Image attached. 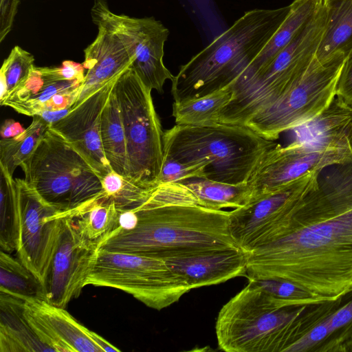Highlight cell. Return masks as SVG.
<instances>
[{"mask_svg":"<svg viewBox=\"0 0 352 352\" xmlns=\"http://www.w3.org/2000/svg\"><path fill=\"white\" fill-rule=\"evenodd\" d=\"M320 173L287 232L248 253V279L290 282L315 302L352 291V162Z\"/></svg>","mask_w":352,"mask_h":352,"instance_id":"1","label":"cell"},{"mask_svg":"<svg viewBox=\"0 0 352 352\" xmlns=\"http://www.w3.org/2000/svg\"><path fill=\"white\" fill-rule=\"evenodd\" d=\"M119 212L118 225L99 248L163 260L240 248L230 232V211L151 196L137 208Z\"/></svg>","mask_w":352,"mask_h":352,"instance_id":"2","label":"cell"},{"mask_svg":"<svg viewBox=\"0 0 352 352\" xmlns=\"http://www.w3.org/2000/svg\"><path fill=\"white\" fill-rule=\"evenodd\" d=\"M289 9V5L245 12L181 65L171 80L174 101L205 96L232 85L272 39Z\"/></svg>","mask_w":352,"mask_h":352,"instance_id":"3","label":"cell"},{"mask_svg":"<svg viewBox=\"0 0 352 352\" xmlns=\"http://www.w3.org/2000/svg\"><path fill=\"white\" fill-rule=\"evenodd\" d=\"M276 144L246 125L220 122L175 124L163 134L164 156L184 163H204L206 179L232 184L247 183Z\"/></svg>","mask_w":352,"mask_h":352,"instance_id":"4","label":"cell"},{"mask_svg":"<svg viewBox=\"0 0 352 352\" xmlns=\"http://www.w3.org/2000/svg\"><path fill=\"white\" fill-rule=\"evenodd\" d=\"M304 306L276 297L248 280L219 312L218 346L227 352L285 351L301 336Z\"/></svg>","mask_w":352,"mask_h":352,"instance_id":"5","label":"cell"},{"mask_svg":"<svg viewBox=\"0 0 352 352\" xmlns=\"http://www.w3.org/2000/svg\"><path fill=\"white\" fill-rule=\"evenodd\" d=\"M324 24L322 3L314 17L267 65L232 88V98L219 113L218 122L245 125L282 96L315 58Z\"/></svg>","mask_w":352,"mask_h":352,"instance_id":"6","label":"cell"},{"mask_svg":"<svg viewBox=\"0 0 352 352\" xmlns=\"http://www.w3.org/2000/svg\"><path fill=\"white\" fill-rule=\"evenodd\" d=\"M21 167L25 180L46 201L65 212L97 198L102 190L96 173L50 127Z\"/></svg>","mask_w":352,"mask_h":352,"instance_id":"7","label":"cell"},{"mask_svg":"<svg viewBox=\"0 0 352 352\" xmlns=\"http://www.w3.org/2000/svg\"><path fill=\"white\" fill-rule=\"evenodd\" d=\"M85 285L122 290L158 311L179 301L191 290L186 280L163 259L99 247Z\"/></svg>","mask_w":352,"mask_h":352,"instance_id":"8","label":"cell"},{"mask_svg":"<svg viewBox=\"0 0 352 352\" xmlns=\"http://www.w3.org/2000/svg\"><path fill=\"white\" fill-rule=\"evenodd\" d=\"M346 56L337 52L324 60L316 56L307 69L274 103L245 125L274 141L325 111L336 96V86Z\"/></svg>","mask_w":352,"mask_h":352,"instance_id":"9","label":"cell"},{"mask_svg":"<svg viewBox=\"0 0 352 352\" xmlns=\"http://www.w3.org/2000/svg\"><path fill=\"white\" fill-rule=\"evenodd\" d=\"M116 94L125 132L131 177L157 186L163 160V134L151 89L129 67L116 80Z\"/></svg>","mask_w":352,"mask_h":352,"instance_id":"10","label":"cell"},{"mask_svg":"<svg viewBox=\"0 0 352 352\" xmlns=\"http://www.w3.org/2000/svg\"><path fill=\"white\" fill-rule=\"evenodd\" d=\"M320 172L311 171L230 211V232L239 247L248 253L281 237L303 198L318 186Z\"/></svg>","mask_w":352,"mask_h":352,"instance_id":"11","label":"cell"},{"mask_svg":"<svg viewBox=\"0 0 352 352\" xmlns=\"http://www.w3.org/2000/svg\"><path fill=\"white\" fill-rule=\"evenodd\" d=\"M18 205V258L45 283L55 252L65 212L46 201L25 180L15 179Z\"/></svg>","mask_w":352,"mask_h":352,"instance_id":"12","label":"cell"},{"mask_svg":"<svg viewBox=\"0 0 352 352\" xmlns=\"http://www.w3.org/2000/svg\"><path fill=\"white\" fill-rule=\"evenodd\" d=\"M350 162L352 138L338 144L292 142L285 146L276 144L267 152L248 182L252 191L250 200L311 171H322Z\"/></svg>","mask_w":352,"mask_h":352,"instance_id":"13","label":"cell"},{"mask_svg":"<svg viewBox=\"0 0 352 352\" xmlns=\"http://www.w3.org/2000/svg\"><path fill=\"white\" fill-rule=\"evenodd\" d=\"M98 248L80 234L69 217L63 219L45 283L46 301L65 308L79 296Z\"/></svg>","mask_w":352,"mask_h":352,"instance_id":"14","label":"cell"},{"mask_svg":"<svg viewBox=\"0 0 352 352\" xmlns=\"http://www.w3.org/2000/svg\"><path fill=\"white\" fill-rule=\"evenodd\" d=\"M94 5L131 42L135 58L130 67L148 89L163 93L166 80L173 75L164 63V45L169 30L153 16L135 18L112 12L105 0H94Z\"/></svg>","mask_w":352,"mask_h":352,"instance_id":"15","label":"cell"},{"mask_svg":"<svg viewBox=\"0 0 352 352\" xmlns=\"http://www.w3.org/2000/svg\"><path fill=\"white\" fill-rule=\"evenodd\" d=\"M117 78L73 107L65 116L50 127L83 158L100 178L112 170L102 148L100 120Z\"/></svg>","mask_w":352,"mask_h":352,"instance_id":"16","label":"cell"},{"mask_svg":"<svg viewBox=\"0 0 352 352\" xmlns=\"http://www.w3.org/2000/svg\"><path fill=\"white\" fill-rule=\"evenodd\" d=\"M91 15L98 27V34L84 50L82 65L87 72L74 106L119 77L135 58L133 45L123 32L102 16L97 13Z\"/></svg>","mask_w":352,"mask_h":352,"instance_id":"17","label":"cell"},{"mask_svg":"<svg viewBox=\"0 0 352 352\" xmlns=\"http://www.w3.org/2000/svg\"><path fill=\"white\" fill-rule=\"evenodd\" d=\"M82 81L67 80L59 67H34L28 79L1 104L34 117L45 111L72 109L79 96Z\"/></svg>","mask_w":352,"mask_h":352,"instance_id":"18","label":"cell"},{"mask_svg":"<svg viewBox=\"0 0 352 352\" xmlns=\"http://www.w3.org/2000/svg\"><path fill=\"white\" fill-rule=\"evenodd\" d=\"M23 316L39 340L56 352H102L92 331L79 323L65 308L44 299L23 302Z\"/></svg>","mask_w":352,"mask_h":352,"instance_id":"19","label":"cell"},{"mask_svg":"<svg viewBox=\"0 0 352 352\" xmlns=\"http://www.w3.org/2000/svg\"><path fill=\"white\" fill-rule=\"evenodd\" d=\"M164 261L192 289L245 276L248 252L232 248Z\"/></svg>","mask_w":352,"mask_h":352,"instance_id":"20","label":"cell"},{"mask_svg":"<svg viewBox=\"0 0 352 352\" xmlns=\"http://www.w3.org/2000/svg\"><path fill=\"white\" fill-rule=\"evenodd\" d=\"M321 3L322 0H294L289 5V12L280 27L261 52L232 84V88L243 84L267 65L314 17Z\"/></svg>","mask_w":352,"mask_h":352,"instance_id":"21","label":"cell"},{"mask_svg":"<svg viewBox=\"0 0 352 352\" xmlns=\"http://www.w3.org/2000/svg\"><path fill=\"white\" fill-rule=\"evenodd\" d=\"M296 142L338 144L352 138V108L335 98L329 107L310 121L291 130Z\"/></svg>","mask_w":352,"mask_h":352,"instance_id":"22","label":"cell"},{"mask_svg":"<svg viewBox=\"0 0 352 352\" xmlns=\"http://www.w3.org/2000/svg\"><path fill=\"white\" fill-rule=\"evenodd\" d=\"M0 294V351H52L39 340L25 320L24 300Z\"/></svg>","mask_w":352,"mask_h":352,"instance_id":"23","label":"cell"},{"mask_svg":"<svg viewBox=\"0 0 352 352\" xmlns=\"http://www.w3.org/2000/svg\"><path fill=\"white\" fill-rule=\"evenodd\" d=\"M325 24L316 58L324 60L341 52L352 51V0H322Z\"/></svg>","mask_w":352,"mask_h":352,"instance_id":"24","label":"cell"},{"mask_svg":"<svg viewBox=\"0 0 352 352\" xmlns=\"http://www.w3.org/2000/svg\"><path fill=\"white\" fill-rule=\"evenodd\" d=\"M100 138L104 154L111 170L120 175L131 177L125 132L113 89L101 114Z\"/></svg>","mask_w":352,"mask_h":352,"instance_id":"25","label":"cell"},{"mask_svg":"<svg viewBox=\"0 0 352 352\" xmlns=\"http://www.w3.org/2000/svg\"><path fill=\"white\" fill-rule=\"evenodd\" d=\"M190 192L197 205L214 210L238 208L247 204L252 191L247 183L232 184L205 178L179 182Z\"/></svg>","mask_w":352,"mask_h":352,"instance_id":"26","label":"cell"},{"mask_svg":"<svg viewBox=\"0 0 352 352\" xmlns=\"http://www.w3.org/2000/svg\"><path fill=\"white\" fill-rule=\"evenodd\" d=\"M100 195L68 214L80 234L98 245L116 228L120 212L114 204Z\"/></svg>","mask_w":352,"mask_h":352,"instance_id":"27","label":"cell"},{"mask_svg":"<svg viewBox=\"0 0 352 352\" xmlns=\"http://www.w3.org/2000/svg\"><path fill=\"white\" fill-rule=\"evenodd\" d=\"M232 86L205 96L173 104L172 115L176 124L200 125L218 122L222 109L230 101Z\"/></svg>","mask_w":352,"mask_h":352,"instance_id":"28","label":"cell"},{"mask_svg":"<svg viewBox=\"0 0 352 352\" xmlns=\"http://www.w3.org/2000/svg\"><path fill=\"white\" fill-rule=\"evenodd\" d=\"M0 292L23 299H44L45 287L36 276L10 252H0Z\"/></svg>","mask_w":352,"mask_h":352,"instance_id":"29","label":"cell"},{"mask_svg":"<svg viewBox=\"0 0 352 352\" xmlns=\"http://www.w3.org/2000/svg\"><path fill=\"white\" fill-rule=\"evenodd\" d=\"M49 125L38 116L33 117L30 126L20 134L0 140V168L13 177L17 166H21L32 154Z\"/></svg>","mask_w":352,"mask_h":352,"instance_id":"30","label":"cell"},{"mask_svg":"<svg viewBox=\"0 0 352 352\" xmlns=\"http://www.w3.org/2000/svg\"><path fill=\"white\" fill-rule=\"evenodd\" d=\"M103 199L114 204L119 210H133L143 204L157 186L137 181L131 177L120 175L113 170L101 177Z\"/></svg>","mask_w":352,"mask_h":352,"instance_id":"31","label":"cell"},{"mask_svg":"<svg viewBox=\"0 0 352 352\" xmlns=\"http://www.w3.org/2000/svg\"><path fill=\"white\" fill-rule=\"evenodd\" d=\"M0 247L11 253L18 241V205L15 179L0 168Z\"/></svg>","mask_w":352,"mask_h":352,"instance_id":"32","label":"cell"},{"mask_svg":"<svg viewBox=\"0 0 352 352\" xmlns=\"http://www.w3.org/2000/svg\"><path fill=\"white\" fill-rule=\"evenodd\" d=\"M34 67L32 54L18 45L12 49L0 69V103L28 79Z\"/></svg>","mask_w":352,"mask_h":352,"instance_id":"33","label":"cell"},{"mask_svg":"<svg viewBox=\"0 0 352 352\" xmlns=\"http://www.w3.org/2000/svg\"><path fill=\"white\" fill-rule=\"evenodd\" d=\"M208 165L202 163L188 164L164 156L157 184L175 183L194 178H206Z\"/></svg>","mask_w":352,"mask_h":352,"instance_id":"34","label":"cell"},{"mask_svg":"<svg viewBox=\"0 0 352 352\" xmlns=\"http://www.w3.org/2000/svg\"><path fill=\"white\" fill-rule=\"evenodd\" d=\"M249 280H254L268 293L276 297L294 302L298 305L316 303L307 292L290 282L276 279Z\"/></svg>","mask_w":352,"mask_h":352,"instance_id":"35","label":"cell"},{"mask_svg":"<svg viewBox=\"0 0 352 352\" xmlns=\"http://www.w3.org/2000/svg\"><path fill=\"white\" fill-rule=\"evenodd\" d=\"M330 333H331V331L329 326V317L328 316L325 320L291 344L285 351L300 352L308 351L309 348L313 347Z\"/></svg>","mask_w":352,"mask_h":352,"instance_id":"36","label":"cell"},{"mask_svg":"<svg viewBox=\"0 0 352 352\" xmlns=\"http://www.w3.org/2000/svg\"><path fill=\"white\" fill-rule=\"evenodd\" d=\"M336 97L352 108V51L345 58L336 86Z\"/></svg>","mask_w":352,"mask_h":352,"instance_id":"37","label":"cell"},{"mask_svg":"<svg viewBox=\"0 0 352 352\" xmlns=\"http://www.w3.org/2000/svg\"><path fill=\"white\" fill-rule=\"evenodd\" d=\"M19 0H0V42L12 30Z\"/></svg>","mask_w":352,"mask_h":352,"instance_id":"38","label":"cell"},{"mask_svg":"<svg viewBox=\"0 0 352 352\" xmlns=\"http://www.w3.org/2000/svg\"><path fill=\"white\" fill-rule=\"evenodd\" d=\"M329 317V326L331 333L344 327L352 320V300L331 314Z\"/></svg>","mask_w":352,"mask_h":352,"instance_id":"39","label":"cell"},{"mask_svg":"<svg viewBox=\"0 0 352 352\" xmlns=\"http://www.w3.org/2000/svg\"><path fill=\"white\" fill-rule=\"evenodd\" d=\"M24 129L18 122L12 119H7L4 120L1 126V139L14 137L22 133Z\"/></svg>","mask_w":352,"mask_h":352,"instance_id":"40","label":"cell"},{"mask_svg":"<svg viewBox=\"0 0 352 352\" xmlns=\"http://www.w3.org/2000/svg\"><path fill=\"white\" fill-rule=\"evenodd\" d=\"M70 110L71 109L60 111H45L38 115V116H40L50 127L53 124L65 116Z\"/></svg>","mask_w":352,"mask_h":352,"instance_id":"41","label":"cell"}]
</instances>
